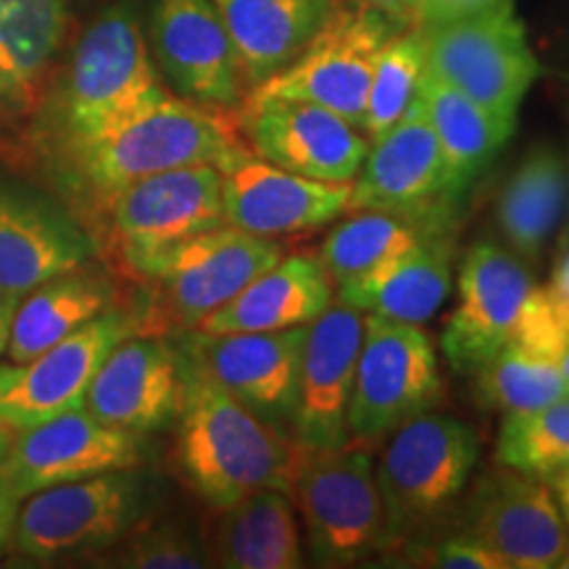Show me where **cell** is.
<instances>
[{"label":"cell","instance_id":"obj_1","mask_svg":"<svg viewBox=\"0 0 569 569\" xmlns=\"http://www.w3.org/2000/svg\"><path fill=\"white\" fill-rule=\"evenodd\" d=\"M167 96L140 21L122 6L98 13L48 82L34 140L48 163L101 140Z\"/></svg>","mask_w":569,"mask_h":569},{"label":"cell","instance_id":"obj_2","mask_svg":"<svg viewBox=\"0 0 569 569\" xmlns=\"http://www.w3.org/2000/svg\"><path fill=\"white\" fill-rule=\"evenodd\" d=\"M298 453L293 436L267 425L182 353L174 465L206 507L224 509L261 488L288 493Z\"/></svg>","mask_w":569,"mask_h":569},{"label":"cell","instance_id":"obj_3","mask_svg":"<svg viewBox=\"0 0 569 569\" xmlns=\"http://www.w3.org/2000/svg\"><path fill=\"white\" fill-rule=\"evenodd\" d=\"M240 142L230 109H209L167 92L101 140L53 161L51 172L77 211L103 217L132 182L188 163H219Z\"/></svg>","mask_w":569,"mask_h":569},{"label":"cell","instance_id":"obj_4","mask_svg":"<svg viewBox=\"0 0 569 569\" xmlns=\"http://www.w3.org/2000/svg\"><path fill=\"white\" fill-rule=\"evenodd\" d=\"M457 290L440 348L459 375H475L507 346L557 356L567 340L557 306L511 248L488 240L469 248Z\"/></svg>","mask_w":569,"mask_h":569},{"label":"cell","instance_id":"obj_5","mask_svg":"<svg viewBox=\"0 0 569 569\" xmlns=\"http://www.w3.org/2000/svg\"><path fill=\"white\" fill-rule=\"evenodd\" d=\"M288 496L315 565L356 567L393 549L375 457L365 443L301 446Z\"/></svg>","mask_w":569,"mask_h":569},{"label":"cell","instance_id":"obj_6","mask_svg":"<svg viewBox=\"0 0 569 569\" xmlns=\"http://www.w3.org/2000/svg\"><path fill=\"white\" fill-rule=\"evenodd\" d=\"M480 459L478 432L457 417L422 411L388 436L375 465L393 546L453 509Z\"/></svg>","mask_w":569,"mask_h":569},{"label":"cell","instance_id":"obj_7","mask_svg":"<svg viewBox=\"0 0 569 569\" xmlns=\"http://www.w3.org/2000/svg\"><path fill=\"white\" fill-rule=\"evenodd\" d=\"M282 253L280 240L259 238L230 224L184 240L161 256L142 280L148 284V306L146 315L138 317V332L161 336L172 327L196 330Z\"/></svg>","mask_w":569,"mask_h":569},{"label":"cell","instance_id":"obj_8","mask_svg":"<svg viewBox=\"0 0 569 569\" xmlns=\"http://www.w3.org/2000/svg\"><path fill=\"white\" fill-rule=\"evenodd\" d=\"M106 234L124 274L146 280L174 246L224 224L222 172L188 163L132 182L106 209Z\"/></svg>","mask_w":569,"mask_h":569},{"label":"cell","instance_id":"obj_9","mask_svg":"<svg viewBox=\"0 0 569 569\" xmlns=\"http://www.w3.org/2000/svg\"><path fill=\"white\" fill-rule=\"evenodd\" d=\"M146 511L134 469L92 475L21 498L11 543L21 557L56 561L119 546Z\"/></svg>","mask_w":569,"mask_h":569},{"label":"cell","instance_id":"obj_10","mask_svg":"<svg viewBox=\"0 0 569 569\" xmlns=\"http://www.w3.org/2000/svg\"><path fill=\"white\" fill-rule=\"evenodd\" d=\"M443 398L436 346L422 327L367 315L348 407L351 443L386 440L398 425Z\"/></svg>","mask_w":569,"mask_h":569},{"label":"cell","instance_id":"obj_11","mask_svg":"<svg viewBox=\"0 0 569 569\" xmlns=\"http://www.w3.org/2000/svg\"><path fill=\"white\" fill-rule=\"evenodd\" d=\"M398 30L403 27L382 13L343 3L288 69L256 84L248 96L325 106L365 134L367 90L377 53Z\"/></svg>","mask_w":569,"mask_h":569},{"label":"cell","instance_id":"obj_12","mask_svg":"<svg viewBox=\"0 0 569 569\" xmlns=\"http://www.w3.org/2000/svg\"><path fill=\"white\" fill-rule=\"evenodd\" d=\"M427 69L496 117L517 122L519 106L540 77L525 24L515 9L422 30Z\"/></svg>","mask_w":569,"mask_h":569},{"label":"cell","instance_id":"obj_13","mask_svg":"<svg viewBox=\"0 0 569 569\" xmlns=\"http://www.w3.org/2000/svg\"><path fill=\"white\" fill-rule=\"evenodd\" d=\"M134 332L138 317L113 306L24 365L11 361L0 377V430L19 432L84 407L98 367Z\"/></svg>","mask_w":569,"mask_h":569},{"label":"cell","instance_id":"obj_14","mask_svg":"<svg viewBox=\"0 0 569 569\" xmlns=\"http://www.w3.org/2000/svg\"><path fill=\"white\" fill-rule=\"evenodd\" d=\"M234 124L256 156L309 180L353 182L369 148L343 117L293 98L246 96Z\"/></svg>","mask_w":569,"mask_h":569},{"label":"cell","instance_id":"obj_15","mask_svg":"<svg viewBox=\"0 0 569 569\" xmlns=\"http://www.w3.org/2000/svg\"><path fill=\"white\" fill-rule=\"evenodd\" d=\"M148 42L161 82L177 98L230 111L243 103V69L211 0H156Z\"/></svg>","mask_w":569,"mask_h":569},{"label":"cell","instance_id":"obj_16","mask_svg":"<svg viewBox=\"0 0 569 569\" xmlns=\"http://www.w3.org/2000/svg\"><path fill=\"white\" fill-rule=\"evenodd\" d=\"M140 461V436L106 425L84 407H77L19 430L17 438L11 436L0 459V478L19 498H27L61 482L117 469H138Z\"/></svg>","mask_w":569,"mask_h":569},{"label":"cell","instance_id":"obj_17","mask_svg":"<svg viewBox=\"0 0 569 569\" xmlns=\"http://www.w3.org/2000/svg\"><path fill=\"white\" fill-rule=\"evenodd\" d=\"M222 172L224 224L282 240L319 230L348 213L351 182H325L293 174L256 156L246 142L217 163Z\"/></svg>","mask_w":569,"mask_h":569},{"label":"cell","instance_id":"obj_18","mask_svg":"<svg viewBox=\"0 0 569 569\" xmlns=\"http://www.w3.org/2000/svg\"><path fill=\"white\" fill-rule=\"evenodd\" d=\"M367 315L336 296L306 327L298 369V396L290 436L303 448H340L351 443L348 407L356 382Z\"/></svg>","mask_w":569,"mask_h":569},{"label":"cell","instance_id":"obj_19","mask_svg":"<svg viewBox=\"0 0 569 569\" xmlns=\"http://www.w3.org/2000/svg\"><path fill=\"white\" fill-rule=\"evenodd\" d=\"M306 327L219 336L193 330L180 351L253 415L290 436Z\"/></svg>","mask_w":569,"mask_h":569},{"label":"cell","instance_id":"obj_20","mask_svg":"<svg viewBox=\"0 0 569 569\" xmlns=\"http://www.w3.org/2000/svg\"><path fill=\"white\" fill-rule=\"evenodd\" d=\"M465 532L493 551L503 569H551L569 525L549 482L503 467L469 498Z\"/></svg>","mask_w":569,"mask_h":569},{"label":"cell","instance_id":"obj_21","mask_svg":"<svg viewBox=\"0 0 569 569\" xmlns=\"http://www.w3.org/2000/svg\"><path fill=\"white\" fill-rule=\"evenodd\" d=\"M457 198L436 130L417 96L386 134L369 142L351 182L348 211H448Z\"/></svg>","mask_w":569,"mask_h":569},{"label":"cell","instance_id":"obj_22","mask_svg":"<svg viewBox=\"0 0 569 569\" xmlns=\"http://www.w3.org/2000/svg\"><path fill=\"white\" fill-rule=\"evenodd\" d=\"M180 407V348L148 332H134L113 348L84 396V409L92 417L140 438L172 425Z\"/></svg>","mask_w":569,"mask_h":569},{"label":"cell","instance_id":"obj_23","mask_svg":"<svg viewBox=\"0 0 569 569\" xmlns=\"http://www.w3.org/2000/svg\"><path fill=\"white\" fill-rule=\"evenodd\" d=\"M96 256L77 219L27 184L0 180V293L24 298Z\"/></svg>","mask_w":569,"mask_h":569},{"label":"cell","instance_id":"obj_24","mask_svg":"<svg viewBox=\"0 0 569 569\" xmlns=\"http://www.w3.org/2000/svg\"><path fill=\"white\" fill-rule=\"evenodd\" d=\"M71 0H0V122L34 113L71 27Z\"/></svg>","mask_w":569,"mask_h":569},{"label":"cell","instance_id":"obj_25","mask_svg":"<svg viewBox=\"0 0 569 569\" xmlns=\"http://www.w3.org/2000/svg\"><path fill=\"white\" fill-rule=\"evenodd\" d=\"M336 301V284L317 253H282L272 267L248 282L230 303L203 319L196 330L269 332L306 327Z\"/></svg>","mask_w":569,"mask_h":569},{"label":"cell","instance_id":"obj_26","mask_svg":"<svg viewBox=\"0 0 569 569\" xmlns=\"http://www.w3.org/2000/svg\"><path fill=\"white\" fill-rule=\"evenodd\" d=\"M230 34L248 90L288 69L343 0H211Z\"/></svg>","mask_w":569,"mask_h":569},{"label":"cell","instance_id":"obj_27","mask_svg":"<svg viewBox=\"0 0 569 569\" xmlns=\"http://www.w3.org/2000/svg\"><path fill=\"white\" fill-rule=\"evenodd\" d=\"M201 546L213 567H303L298 511L290 496L280 488L253 490L230 507L211 509V522Z\"/></svg>","mask_w":569,"mask_h":569},{"label":"cell","instance_id":"obj_28","mask_svg":"<svg viewBox=\"0 0 569 569\" xmlns=\"http://www.w3.org/2000/svg\"><path fill=\"white\" fill-rule=\"evenodd\" d=\"M451 288L453 238L438 230L336 296L365 315L422 327L438 315Z\"/></svg>","mask_w":569,"mask_h":569},{"label":"cell","instance_id":"obj_29","mask_svg":"<svg viewBox=\"0 0 569 569\" xmlns=\"http://www.w3.org/2000/svg\"><path fill=\"white\" fill-rule=\"evenodd\" d=\"M569 219V159L540 146L519 161L496 203V222L507 248L536 261Z\"/></svg>","mask_w":569,"mask_h":569},{"label":"cell","instance_id":"obj_30","mask_svg":"<svg viewBox=\"0 0 569 569\" xmlns=\"http://www.w3.org/2000/svg\"><path fill=\"white\" fill-rule=\"evenodd\" d=\"M419 101L436 130L453 193L461 196L503 151L517 122L496 117L430 69L425 71L419 84Z\"/></svg>","mask_w":569,"mask_h":569},{"label":"cell","instance_id":"obj_31","mask_svg":"<svg viewBox=\"0 0 569 569\" xmlns=\"http://www.w3.org/2000/svg\"><path fill=\"white\" fill-rule=\"evenodd\" d=\"M113 301L117 290L109 277L84 272L82 267L53 277L17 303L6 353L13 365H24L82 325L101 317L103 311L113 309Z\"/></svg>","mask_w":569,"mask_h":569},{"label":"cell","instance_id":"obj_32","mask_svg":"<svg viewBox=\"0 0 569 569\" xmlns=\"http://www.w3.org/2000/svg\"><path fill=\"white\" fill-rule=\"evenodd\" d=\"M446 222V211H348L343 222L327 234L319 259L338 293L430 232L443 230Z\"/></svg>","mask_w":569,"mask_h":569},{"label":"cell","instance_id":"obj_33","mask_svg":"<svg viewBox=\"0 0 569 569\" xmlns=\"http://www.w3.org/2000/svg\"><path fill=\"white\" fill-rule=\"evenodd\" d=\"M482 403L503 415H525L569 396V382L557 359L528 346H507L478 372Z\"/></svg>","mask_w":569,"mask_h":569},{"label":"cell","instance_id":"obj_34","mask_svg":"<svg viewBox=\"0 0 569 569\" xmlns=\"http://www.w3.org/2000/svg\"><path fill=\"white\" fill-rule=\"evenodd\" d=\"M427 71V42L419 27L398 30L377 53L365 106V138L386 134L417 101Z\"/></svg>","mask_w":569,"mask_h":569},{"label":"cell","instance_id":"obj_35","mask_svg":"<svg viewBox=\"0 0 569 569\" xmlns=\"http://www.w3.org/2000/svg\"><path fill=\"white\" fill-rule=\"evenodd\" d=\"M496 461L543 480L565 469L569 465V396L543 409L507 415L498 432Z\"/></svg>","mask_w":569,"mask_h":569},{"label":"cell","instance_id":"obj_36","mask_svg":"<svg viewBox=\"0 0 569 569\" xmlns=\"http://www.w3.org/2000/svg\"><path fill=\"white\" fill-rule=\"evenodd\" d=\"M122 549L113 551L111 567L132 569H201L209 567L203 546L174 525H159L140 532H130Z\"/></svg>","mask_w":569,"mask_h":569},{"label":"cell","instance_id":"obj_37","mask_svg":"<svg viewBox=\"0 0 569 569\" xmlns=\"http://www.w3.org/2000/svg\"><path fill=\"white\" fill-rule=\"evenodd\" d=\"M515 9V0H417V24L419 30L451 24L482 13Z\"/></svg>","mask_w":569,"mask_h":569},{"label":"cell","instance_id":"obj_38","mask_svg":"<svg viewBox=\"0 0 569 569\" xmlns=\"http://www.w3.org/2000/svg\"><path fill=\"white\" fill-rule=\"evenodd\" d=\"M430 567L440 569H503L490 549L467 532L443 538L430 553Z\"/></svg>","mask_w":569,"mask_h":569},{"label":"cell","instance_id":"obj_39","mask_svg":"<svg viewBox=\"0 0 569 569\" xmlns=\"http://www.w3.org/2000/svg\"><path fill=\"white\" fill-rule=\"evenodd\" d=\"M348 3L365 6V9L382 13V17L396 21L403 30L417 24V0H348Z\"/></svg>","mask_w":569,"mask_h":569},{"label":"cell","instance_id":"obj_40","mask_svg":"<svg viewBox=\"0 0 569 569\" xmlns=\"http://www.w3.org/2000/svg\"><path fill=\"white\" fill-rule=\"evenodd\" d=\"M21 498L13 493L9 482L0 478V553H3L6 546L11 543L13 525H17Z\"/></svg>","mask_w":569,"mask_h":569},{"label":"cell","instance_id":"obj_41","mask_svg":"<svg viewBox=\"0 0 569 569\" xmlns=\"http://www.w3.org/2000/svg\"><path fill=\"white\" fill-rule=\"evenodd\" d=\"M543 290L557 309H561V306H569V248L561 253V259L557 261V267H553V272H551V280Z\"/></svg>","mask_w":569,"mask_h":569},{"label":"cell","instance_id":"obj_42","mask_svg":"<svg viewBox=\"0 0 569 569\" xmlns=\"http://www.w3.org/2000/svg\"><path fill=\"white\" fill-rule=\"evenodd\" d=\"M17 303L19 298L0 293V356H3L6 348H9L11 322H13V315H17Z\"/></svg>","mask_w":569,"mask_h":569},{"label":"cell","instance_id":"obj_43","mask_svg":"<svg viewBox=\"0 0 569 569\" xmlns=\"http://www.w3.org/2000/svg\"><path fill=\"white\" fill-rule=\"evenodd\" d=\"M546 482H549V488L553 490V496H557V503H559L561 515H565L567 525H569V465L565 469H559V472H553Z\"/></svg>","mask_w":569,"mask_h":569},{"label":"cell","instance_id":"obj_44","mask_svg":"<svg viewBox=\"0 0 569 569\" xmlns=\"http://www.w3.org/2000/svg\"><path fill=\"white\" fill-rule=\"evenodd\" d=\"M553 359H557L559 369H561V372H565L567 382H569V338L565 340V343H561V348L557 351V356H553Z\"/></svg>","mask_w":569,"mask_h":569},{"label":"cell","instance_id":"obj_45","mask_svg":"<svg viewBox=\"0 0 569 569\" xmlns=\"http://www.w3.org/2000/svg\"><path fill=\"white\" fill-rule=\"evenodd\" d=\"M557 315L561 319V327H565L567 338H569V306H561V309H557Z\"/></svg>","mask_w":569,"mask_h":569},{"label":"cell","instance_id":"obj_46","mask_svg":"<svg viewBox=\"0 0 569 569\" xmlns=\"http://www.w3.org/2000/svg\"><path fill=\"white\" fill-rule=\"evenodd\" d=\"M9 443H11V432L0 430V459H3V453H6V448H9Z\"/></svg>","mask_w":569,"mask_h":569},{"label":"cell","instance_id":"obj_47","mask_svg":"<svg viewBox=\"0 0 569 569\" xmlns=\"http://www.w3.org/2000/svg\"><path fill=\"white\" fill-rule=\"evenodd\" d=\"M557 569H569V538H567L565 551H561V557H559V561H557Z\"/></svg>","mask_w":569,"mask_h":569},{"label":"cell","instance_id":"obj_48","mask_svg":"<svg viewBox=\"0 0 569 569\" xmlns=\"http://www.w3.org/2000/svg\"><path fill=\"white\" fill-rule=\"evenodd\" d=\"M9 367H11V365H0V377H3L6 372H9Z\"/></svg>","mask_w":569,"mask_h":569}]
</instances>
